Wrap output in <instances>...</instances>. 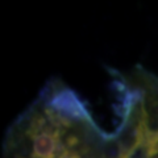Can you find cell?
<instances>
[{
    "instance_id": "1",
    "label": "cell",
    "mask_w": 158,
    "mask_h": 158,
    "mask_svg": "<svg viewBox=\"0 0 158 158\" xmlns=\"http://www.w3.org/2000/svg\"><path fill=\"white\" fill-rule=\"evenodd\" d=\"M3 158H112V135L102 132L75 91L54 79L9 127Z\"/></svg>"
}]
</instances>
